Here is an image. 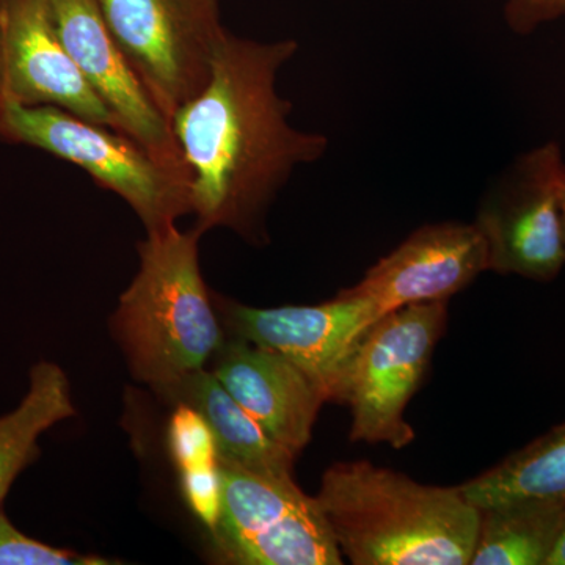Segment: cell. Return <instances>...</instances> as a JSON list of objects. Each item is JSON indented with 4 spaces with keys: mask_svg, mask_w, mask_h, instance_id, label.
Segmentation results:
<instances>
[{
    "mask_svg": "<svg viewBox=\"0 0 565 565\" xmlns=\"http://www.w3.org/2000/svg\"><path fill=\"white\" fill-rule=\"evenodd\" d=\"M297 51L296 40L228 32L210 81L170 120L191 174L200 233L225 226L253 236L294 172L329 150V137L292 125V104L278 92V76Z\"/></svg>",
    "mask_w": 565,
    "mask_h": 565,
    "instance_id": "6da1fadb",
    "label": "cell"
},
{
    "mask_svg": "<svg viewBox=\"0 0 565 565\" xmlns=\"http://www.w3.org/2000/svg\"><path fill=\"white\" fill-rule=\"evenodd\" d=\"M355 565H468L479 509L457 487L424 486L359 462L334 463L315 497Z\"/></svg>",
    "mask_w": 565,
    "mask_h": 565,
    "instance_id": "7a4b0ae2",
    "label": "cell"
},
{
    "mask_svg": "<svg viewBox=\"0 0 565 565\" xmlns=\"http://www.w3.org/2000/svg\"><path fill=\"white\" fill-rule=\"evenodd\" d=\"M147 233L115 327L134 374L167 396L221 351L222 332L200 269L202 233L177 225Z\"/></svg>",
    "mask_w": 565,
    "mask_h": 565,
    "instance_id": "3957f363",
    "label": "cell"
},
{
    "mask_svg": "<svg viewBox=\"0 0 565 565\" xmlns=\"http://www.w3.org/2000/svg\"><path fill=\"white\" fill-rule=\"evenodd\" d=\"M0 139L50 152L125 200L147 232L192 214L191 177L156 158L128 134L54 106H7Z\"/></svg>",
    "mask_w": 565,
    "mask_h": 565,
    "instance_id": "277c9868",
    "label": "cell"
},
{
    "mask_svg": "<svg viewBox=\"0 0 565 565\" xmlns=\"http://www.w3.org/2000/svg\"><path fill=\"white\" fill-rule=\"evenodd\" d=\"M221 508L211 527L215 550L241 565H340L343 553L316 498L292 476L248 470L217 455Z\"/></svg>",
    "mask_w": 565,
    "mask_h": 565,
    "instance_id": "5b68a950",
    "label": "cell"
},
{
    "mask_svg": "<svg viewBox=\"0 0 565 565\" xmlns=\"http://www.w3.org/2000/svg\"><path fill=\"white\" fill-rule=\"evenodd\" d=\"M445 323L441 300L408 305L371 326L349 363L338 401L351 408L352 441L403 449L415 440L405 407L422 384Z\"/></svg>",
    "mask_w": 565,
    "mask_h": 565,
    "instance_id": "8992f818",
    "label": "cell"
},
{
    "mask_svg": "<svg viewBox=\"0 0 565 565\" xmlns=\"http://www.w3.org/2000/svg\"><path fill=\"white\" fill-rule=\"evenodd\" d=\"M107 28L169 120L207 84L228 35L218 0H98Z\"/></svg>",
    "mask_w": 565,
    "mask_h": 565,
    "instance_id": "52a82bcc",
    "label": "cell"
},
{
    "mask_svg": "<svg viewBox=\"0 0 565 565\" xmlns=\"http://www.w3.org/2000/svg\"><path fill=\"white\" fill-rule=\"evenodd\" d=\"M565 162L557 141L535 147L490 181L476 210L489 270L552 281L565 266L561 188Z\"/></svg>",
    "mask_w": 565,
    "mask_h": 565,
    "instance_id": "ba28073f",
    "label": "cell"
},
{
    "mask_svg": "<svg viewBox=\"0 0 565 565\" xmlns=\"http://www.w3.org/2000/svg\"><path fill=\"white\" fill-rule=\"evenodd\" d=\"M377 321L373 305L349 288L310 307H230V322L239 338L299 366L326 403L340 401L353 353Z\"/></svg>",
    "mask_w": 565,
    "mask_h": 565,
    "instance_id": "9c48e42d",
    "label": "cell"
},
{
    "mask_svg": "<svg viewBox=\"0 0 565 565\" xmlns=\"http://www.w3.org/2000/svg\"><path fill=\"white\" fill-rule=\"evenodd\" d=\"M55 31L81 76L114 117L120 132L156 158L185 170L172 122L152 102L131 63L118 46L98 0H47ZM191 177V174H189Z\"/></svg>",
    "mask_w": 565,
    "mask_h": 565,
    "instance_id": "30bf717a",
    "label": "cell"
},
{
    "mask_svg": "<svg viewBox=\"0 0 565 565\" xmlns=\"http://www.w3.org/2000/svg\"><path fill=\"white\" fill-rule=\"evenodd\" d=\"M7 106H54L117 129L71 61L47 0H0V109Z\"/></svg>",
    "mask_w": 565,
    "mask_h": 565,
    "instance_id": "8fae6325",
    "label": "cell"
},
{
    "mask_svg": "<svg viewBox=\"0 0 565 565\" xmlns=\"http://www.w3.org/2000/svg\"><path fill=\"white\" fill-rule=\"evenodd\" d=\"M489 270L484 237L475 223L424 225L367 270L351 291L379 319L408 305L441 302Z\"/></svg>",
    "mask_w": 565,
    "mask_h": 565,
    "instance_id": "7c38bea8",
    "label": "cell"
},
{
    "mask_svg": "<svg viewBox=\"0 0 565 565\" xmlns=\"http://www.w3.org/2000/svg\"><path fill=\"white\" fill-rule=\"evenodd\" d=\"M214 375L275 441L296 456L308 445L326 399L299 366L239 338L222 345Z\"/></svg>",
    "mask_w": 565,
    "mask_h": 565,
    "instance_id": "4fadbf2b",
    "label": "cell"
},
{
    "mask_svg": "<svg viewBox=\"0 0 565 565\" xmlns=\"http://www.w3.org/2000/svg\"><path fill=\"white\" fill-rule=\"evenodd\" d=\"M167 397L202 416L214 435L218 455L258 473L291 476L296 455L275 441L214 374L196 371Z\"/></svg>",
    "mask_w": 565,
    "mask_h": 565,
    "instance_id": "5bb4252c",
    "label": "cell"
},
{
    "mask_svg": "<svg viewBox=\"0 0 565 565\" xmlns=\"http://www.w3.org/2000/svg\"><path fill=\"white\" fill-rule=\"evenodd\" d=\"M565 523V501L523 498L479 509L471 565H548Z\"/></svg>",
    "mask_w": 565,
    "mask_h": 565,
    "instance_id": "9a60e30c",
    "label": "cell"
},
{
    "mask_svg": "<svg viewBox=\"0 0 565 565\" xmlns=\"http://www.w3.org/2000/svg\"><path fill=\"white\" fill-rule=\"evenodd\" d=\"M74 415L70 382L62 367L51 362L32 366L20 405L0 416V511L18 476L39 459L41 435Z\"/></svg>",
    "mask_w": 565,
    "mask_h": 565,
    "instance_id": "2e32d148",
    "label": "cell"
},
{
    "mask_svg": "<svg viewBox=\"0 0 565 565\" xmlns=\"http://www.w3.org/2000/svg\"><path fill=\"white\" fill-rule=\"evenodd\" d=\"M459 489L478 509L523 498L565 501V423Z\"/></svg>",
    "mask_w": 565,
    "mask_h": 565,
    "instance_id": "e0dca14e",
    "label": "cell"
},
{
    "mask_svg": "<svg viewBox=\"0 0 565 565\" xmlns=\"http://www.w3.org/2000/svg\"><path fill=\"white\" fill-rule=\"evenodd\" d=\"M103 557L77 555L22 534L0 511V565H109Z\"/></svg>",
    "mask_w": 565,
    "mask_h": 565,
    "instance_id": "ac0fdd59",
    "label": "cell"
},
{
    "mask_svg": "<svg viewBox=\"0 0 565 565\" xmlns=\"http://www.w3.org/2000/svg\"><path fill=\"white\" fill-rule=\"evenodd\" d=\"M170 448L181 471L217 465V446L210 426L188 405H180L170 424Z\"/></svg>",
    "mask_w": 565,
    "mask_h": 565,
    "instance_id": "d6986e66",
    "label": "cell"
},
{
    "mask_svg": "<svg viewBox=\"0 0 565 565\" xmlns=\"http://www.w3.org/2000/svg\"><path fill=\"white\" fill-rule=\"evenodd\" d=\"M182 492L196 516L211 530L221 508L217 465L181 471Z\"/></svg>",
    "mask_w": 565,
    "mask_h": 565,
    "instance_id": "ffe728a7",
    "label": "cell"
},
{
    "mask_svg": "<svg viewBox=\"0 0 565 565\" xmlns=\"http://www.w3.org/2000/svg\"><path fill=\"white\" fill-rule=\"evenodd\" d=\"M503 17L509 31L531 35L542 25L565 20V0H504Z\"/></svg>",
    "mask_w": 565,
    "mask_h": 565,
    "instance_id": "44dd1931",
    "label": "cell"
},
{
    "mask_svg": "<svg viewBox=\"0 0 565 565\" xmlns=\"http://www.w3.org/2000/svg\"><path fill=\"white\" fill-rule=\"evenodd\" d=\"M548 565H565V523L563 533H561L559 541L552 557H550Z\"/></svg>",
    "mask_w": 565,
    "mask_h": 565,
    "instance_id": "7402d4cb",
    "label": "cell"
},
{
    "mask_svg": "<svg viewBox=\"0 0 565 565\" xmlns=\"http://www.w3.org/2000/svg\"><path fill=\"white\" fill-rule=\"evenodd\" d=\"M561 223H563V234H564V241H565V170H564L563 188H561Z\"/></svg>",
    "mask_w": 565,
    "mask_h": 565,
    "instance_id": "603a6c76",
    "label": "cell"
},
{
    "mask_svg": "<svg viewBox=\"0 0 565 565\" xmlns=\"http://www.w3.org/2000/svg\"><path fill=\"white\" fill-rule=\"evenodd\" d=\"M0 114H2V109H0Z\"/></svg>",
    "mask_w": 565,
    "mask_h": 565,
    "instance_id": "cb8c5ba5",
    "label": "cell"
}]
</instances>
